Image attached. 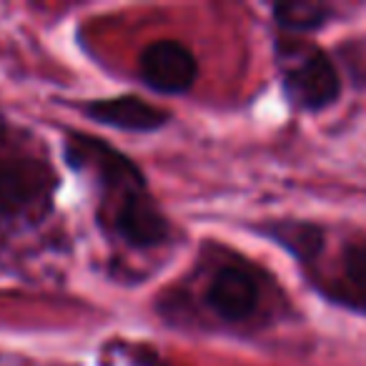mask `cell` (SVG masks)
<instances>
[{
    "instance_id": "obj_1",
    "label": "cell",
    "mask_w": 366,
    "mask_h": 366,
    "mask_svg": "<svg viewBox=\"0 0 366 366\" xmlns=\"http://www.w3.org/2000/svg\"><path fill=\"white\" fill-rule=\"evenodd\" d=\"M66 158L96 181L113 234L133 249H153L166 241L168 221L131 158L86 133H68Z\"/></svg>"
},
{
    "instance_id": "obj_2",
    "label": "cell",
    "mask_w": 366,
    "mask_h": 366,
    "mask_svg": "<svg viewBox=\"0 0 366 366\" xmlns=\"http://www.w3.org/2000/svg\"><path fill=\"white\" fill-rule=\"evenodd\" d=\"M56 191L53 163L0 113V224H38L51 214Z\"/></svg>"
},
{
    "instance_id": "obj_3",
    "label": "cell",
    "mask_w": 366,
    "mask_h": 366,
    "mask_svg": "<svg viewBox=\"0 0 366 366\" xmlns=\"http://www.w3.org/2000/svg\"><path fill=\"white\" fill-rule=\"evenodd\" d=\"M286 96L304 111H321L331 106L341 93V81L334 63L319 48H306L301 56L291 53V63L284 71Z\"/></svg>"
},
{
    "instance_id": "obj_4",
    "label": "cell",
    "mask_w": 366,
    "mask_h": 366,
    "mask_svg": "<svg viewBox=\"0 0 366 366\" xmlns=\"http://www.w3.org/2000/svg\"><path fill=\"white\" fill-rule=\"evenodd\" d=\"M261 301V279L251 266L226 264L211 279L206 304L219 319L239 324L249 319Z\"/></svg>"
},
{
    "instance_id": "obj_5",
    "label": "cell",
    "mask_w": 366,
    "mask_h": 366,
    "mask_svg": "<svg viewBox=\"0 0 366 366\" xmlns=\"http://www.w3.org/2000/svg\"><path fill=\"white\" fill-rule=\"evenodd\" d=\"M141 78L158 93H186L199 76L196 56L178 41H156L141 53Z\"/></svg>"
},
{
    "instance_id": "obj_6",
    "label": "cell",
    "mask_w": 366,
    "mask_h": 366,
    "mask_svg": "<svg viewBox=\"0 0 366 366\" xmlns=\"http://www.w3.org/2000/svg\"><path fill=\"white\" fill-rule=\"evenodd\" d=\"M86 113L93 121L121 128V131H156L168 123V113L163 108L151 106L138 96L101 98L88 103Z\"/></svg>"
},
{
    "instance_id": "obj_7",
    "label": "cell",
    "mask_w": 366,
    "mask_h": 366,
    "mask_svg": "<svg viewBox=\"0 0 366 366\" xmlns=\"http://www.w3.org/2000/svg\"><path fill=\"white\" fill-rule=\"evenodd\" d=\"M336 296L366 311V241L349 244L341 256V289Z\"/></svg>"
},
{
    "instance_id": "obj_8",
    "label": "cell",
    "mask_w": 366,
    "mask_h": 366,
    "mask_svg": "<svg viewBox=\"0 0 366 366\" xmlns=\"http://www.w3.org/2000/svg\"><path fill=\"white\" fill-rule=\"evenodd\" d=\"M329 6L314 3V0H291V3H279L274 6V18L284 31L306 33L319 28L329 18Z\"/></svg>"
}]
</instances>
